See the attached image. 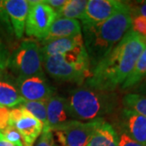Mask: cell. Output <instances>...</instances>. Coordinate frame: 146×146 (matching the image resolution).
Returning <instances> with one entry per match:
<instances>
[{
    "instance_id": "cell-30",
    "label": "cell",
    "mask_w": 146,
    "mask_h": 146,
    "mask_svg": "<svg viewBox=\"0 0 146 146\" xmlns=\"http://www.w3.org/2000/svg\"><path fill=\"white\" fill-rule=\"evenodd\" d=\"M0 23H3L6 25H7L8 28H11L10 20L8 15L7 13L5 7V3L3 0H0Z\"/></svg>"
},
{
    "instance_id": "cell-21",
    "label": "cell",
    "mask_w": 146,
    "mask_h": 146,
    "mask_svg": "<svg viewBox=\"0 0 146 146\" xmlns=\"http://www.w3.org/2000/svg\"><path fill=\"white\" fill-rule=\"evenodd\" d=\"M21 106H23L28 112H29L33 117L38 119L43 125L42 131H45L47 127L46 102H29L25 101Z\"/></svg>"
},
{
    "instance_id": "cell-26",
    "label": "cell",
    "mask_w": 146,
    "mask_h": 146,
    "mask_svg": "<svg viewBox=\"0 0 146 146\" xmlns=\"http://www.w3.org/2000/svg\"><path fill=\"white\" fill-rule=\"evenodd\" d=\"M9 126H10V110L7 107L0 106V132L5 130Z\"/></svg>"
},
{
    "instance_id": "cell-14",
    "label": "cell",
    "mask_w": 146,
    "mask_h": 146,
    "mask_svg": "<svg viewBox=\"0 0 146 146\" xmlns=\"http://www.w3.org/2000/svg\"><path fill=\"white\" fill-rule=\"evenodd\" d=\"M82 33L76 36L58 38L43 43L41 49L42 58L50 57L72 51L79 47L84 46Z\"/></svg>"
},
{
    "instance_id": "cell-8",
    "label": "cell",
    "mask_w": 146,
    "mask_h": 146,
    "mask_svg": "<svg viewBox=\"0 0 146 146\" xmlns=\"http://www.w3.org/2000/svg\"><path fill=\"white\" fill-rule=\"evenodd\" d=\"M127 8H130V3L124 1L89 0L81 19V25L98 24Z\"/></svg>"
},
{
    "instance_id": "cell-7",
    "label": "cell",
    "mask_w": 146,
    "mask_h": 146,
    "mask_svg": "<svg viewBox=\"0 0 146 146\" xmlns=\"http://www.w3.org/2000/svg\"><path fill=\"white\" fill-rule=\"evenodd\" d=\"M104 119L81 122L72 120L55 131L59 146H87L96 128Z\"/></svg>"
},
{
    "instance_id": "cell-10",
    "label": "cell",
    "mask_w": 146,
    "mask_h": 146,
    "mask_svg": "<svg viewBox=\"0 0 146 146\" xmlns=\"http://www.w3.org/2000/svg\"><path fill=\"white\" fill-rule=\"evenodd\" d=\"M118 120L119 131L125 132L134 141L146 145V117L123 108Z\"/></svg>"
},
{
    "instance_id": "cell-1",
    "label": "cell",
    "mask_w": 146,
    "mask_h": 146,
    "mask_svg": "<svg viewBox=\"0 0 146 146\" xmlns=\"http://www.w3.org/2000/svg\"><path fill=\"white\" fill-rule=\"evenodd\" d=\"M145 47L143 37L130 29L92 70L85 80L86 87L115 91L124 82Z\"/></svg>"
},
{
    "instance_id": "cell-13",
    "label": "cell",
    "mask_w": 146,
    "mask_h": 146,
    "mask_svg": "<svg viewBox=\"0 0 146 146\" xmlns=\"http://www.w3.org/2000/svg\"><path fill=\"white\" fill-rule=\"evenodd\" d=\"M5 7L12 29L17 38L21 39L25 30L29 5L27 0H5Z\"/></svg>"
},
{
    "instance_id": "cell-31",
    "label": "cell",
    "mask_w": 146,
    "mask_h": 146,
    "mask_svg": "<svg viewBox=\"0 0 146 146\" xmlns=\"http://www.w3.org/2000/svg\"><path fill=\"white\" fill-rule=\"evenodd\" d=\"M0 146H20L17 145L16 144H13L7 140H6L3 134L0 132Z\"/></svg>"
},
{
    "instance_id": "cell-6",
    "label": "cell",
    "mask_w": 146,
    "mask_h": 146,
    "mask_svg": "<svg viewBox=\"0 0 146 146\" xmlns=\"http://www.w3.org/2000/svg\"><path fill=\"white\" fill-rule=\"evenodd\" d=\"M29 5L25 31L28 36L42 41L57 18L56 12L44 1H29Z\"/></svg>"
},
{
    "instance_id": "cell-22",
    "label": "cell",
    "mask_w": 146,
    "mask_h": 146,
    "mask_svg": "<svg viewBox=\"0 0 146 146\" xmlns=\"http://www.w3.org/2000/svg\"><path fill=\"white\" fill-rule=\"evenodd\" d=\"M3 136H4L6 140L10 141L13 144H16L17 145L23 146L22 142V137H21L20 132L17 131L14 126H9L6 128L5 130L1 131Z\"/></svg>"
},
{
    "instance_id": "cell-27",
    "label": "cell",
    "mask_w": 146,
    "mask_h": 146,
    "mask_svg": "<svg viewBox=\"0 0 146 146\" xmlns=\"http://www.w3.org/2000/svg\"><path fill=\"white\" fill-rule=\"evenodd\" d=\"M131 6V16H141L146 18V1L135 2L133 5Z\"/></svg>"
},
{
    "instance_id": "cell-3",
    "label": "cell",
    "mask_w": 146,
    "mask_h": 146,
    "mask_svg": "<svg viewBox=\"0 0 146 146\" xmlns=\"http://www.w3.org/2000/svg\"><path fill=\"white\" fill-rule=\"evenodd\" d=\"M67 102L73 120L90 122L115 112L119 107V95L115 91L81 87L70 93Z\"/></svg>"
},
{
    "instance_id": "cell-15",
    "label": "cell",
    "mask_w": 146,
    "mask_h": 146,
    "mask_svg": "<svg viewBox=\"0 0 146 146\" xmlns=\"http://www.w3.org/2000/svg\"><path fill=\"white\" fill-rule=\"evenodd\" d=\"M81 34V25L77 20L57 18L50 26L42 44L47 42Z\"/></svg>"
},
{
    "instance_id": "cell-28",
    "label": "cell",
    "mask_w": 146,
    "mask_h": 146,
    "mask_svg": "<svg viewBox=\"0 0 146 146\" xmlns=\"http://www.w3.org/2000/svg\"><path fill=\"white\" fill-rule=\"evenodd\" d=\"M67 1L68 0H44V3L48 6H50L56 12L57 15L58 12L62 10V8L66 4Z\"/></svg>"
},
{
    "instance_id": "cell-19",
    "label": "cell",
    "mask_w": 146,
    "mask_h": 146,
    "mask_svg": "<svg viewBox=\"0 0 146 146\" xmlns=\"http://www.w3.org/2000/svg\"><path fill=\"white\" fill-rule=\"evenodd\" d=\"M88 2L87 0H68L62 10L57 13V18L81 20L84 15Z\"/></svg>"
},
{
    "instance_id": "cell-20",
    "label": "cell",
    "mask_w": 146,
    "mask_h": 146,
    "mask_svg": "<svg viewBox=\"0 0 146 146\" xmlns=\"http://www.w3.org/2000/svg\"><path fill=\"white\" fill-rule=\"evenodd\" d=\"M123 108L130 110L146 117V97L140 94L128 93L122 98Z\"/></svg>"
},
{
    "instance_id": "cell-25",
    "label": "cell",
    "mask_w": 146,
    "mask_h": 146,
    "mask_svg": "<svg viewBox=\"0 0 146 146\" xmlns=\"http://www.w3.org/2000/svg\"><path fill=\"white\" fill-rule=\"evenodd\" d=\"M116 131L119 136L118 146H145L137 141H134L123 131Z\"/></svg>"
},
{
    "instance_id": "cell-29",
    "label": "cell",
    "mask_w": 146,
    "mask_h": 146,
    "mask_svg": "<svg viewBox=\"0 0 146 146\" xmlns=\"http://www.w3.org/2000/svg\"><path fill=\"white\" fill-rule=\"evenodd\" d=\"M130 91L132 94H140V95L146 97V76L136 84V86H134L131 89Z\"/></svg>"
},
{
    "instance_id": "cell-9",
    "label": "cell",
    "mask_w": 146,
    "mask_h": 146,
    "mask_svg": "<svg viewBox=\"0 0 146 146\" xmlns=\"http://www.w3.org/2000/svg\"><path fill=\"white\" fill-rule=\"evenodd\" d=\"M17 89L21 97L29 102H46L54 95V89L47 82L46 76L17 78Z\"/></svg>"
},
{
    "instance_id": "cell-32",
    "label": "cell",
    "mask_w": 146,
    "mask_h": 146,
    "mask_svg": "<svg viewBox=\"0 0 146 146\" xmlns=\"http://www.w3.org/2000/svg\"><path fill=\"white\" fill-rule=\"evenodd\" d=\"M143 40H144V42H145V43L146 45V37H143Z\"/></svg>"
},
{
    "instance_id": "cell-12",
    "label": "cell",
    "mask_w": 146,
    "mask_h": 146,
    "mask_svg": "<svg viewBox=\"0 0 146 146\" xmlns=\"http://www.w3.org/2000/svg\"><path fill=\"white\" fill-rule=\"evenodd\" d=\"M22 137L23 146H33L38 136L42 134L43 125L38 119L25 109L23 115L13 123Z\"/></svg>"
},
{
    "instance_id": "cell-4",
    "label": "cell",
    "mask_w": 146,
    "mask_h": 146,
    "mask_svg": "<svg viewBox=\"0 0 146 146\" xmlns=\"http://www.w3.org/2000/svg\"><path fill=\"white\" fill-rule=\"evenodd\" d=\"M42 58L47 73L58 80L81 83L91 76L89 56L84 46L63 54Z\"/></svg>"
},
{
    "instance_id": "cell-11",
    "label": "cell",
    "mask_w": 146,
    "mask_h": 146,
    "mask_svg": "<svg viewBox=\"0 0 146 146\" xmlns=\"http://www.w3.org/2000/svg\"><path fill=\"white\" fill-rule=\"evenodd\" d=\"M47 127L45 131H55L72 121L67 98L54 95L46 102Z\"/></svg>"
},
{
    "instance_id": "cell-2",
    "label": "cell",
    "mask_w": 146,
    "mask_h": 146,
    "mask_svg": "<svg viewBox=\"0 0 146 146\" xmlns=\"http://www.w3.org/2000/svg\"><path fill=\"white\" fill-rule=\"evenodd\" d=\"M130 8L119 11L108 20L95 25H81L84 48L89 56L91 72L131 29Z\"/></svg>"
},
{
    "instance_id": "cell-17",
    "label": "cell",
    "mask_w": 146,
    "mask_h": 146,
    "mask_svg": "<svg viewBox=\"0 0 146 146\" xmlns=\"http://www.w3.org/2000/svg\"><path fill=\"white\" fill-rule=\"evenodd\" d=\"M25 101L17 87L9 81L0 80V106L7 108H15L21 106Z\"/></svg>"
},
{
    "instance_id": "cell-23",
    "label": "cell",
    "mask_w": 146,
    "mask_h": 146,
    "mask_svg": "<svg viewBox=\"0 0 146 146\" xmlns=\"http://www.w3.org/2000/svg\"><path fill=\"white\" fill-rule=\"evenodd\" d=\"M131 30L142 37H146V18L144 16H131Z\"/></svg>"
},
{
    "instance_id": "cell-16",
    "label": "cell",
    "mask_w": 146,
    "mask_h": 146,
    "mask_svg": "<svg viewBox=\"0 0 146 146\" xmlns=\"http://www.w3.org/2000/svg\"><path fill=\"white\" fill-rule=\"evenodd\" d=\"M119 136L115 128L103 120L96 128L87 146H118Z\"/></svg>"
},
{
    "instance_id": "cell-18",
    "label": "cell",
    "mask_w": 146,
    "mask_h": 146,
    "mask_svg": "<svg viewBox=\"0 0 146 146\" xmlns=\"http://www.w3.org/2000/svg\"><path fill=\"white\" fill-rule=\"evenodd\" d=\"M146 76V47L140 57L135 63V66L131 70L124 82L121 84L120 89L123 91H130L134 86L141 81Z\"/></svg>"
},
{
    "instance_id": "cell-33",
    "label": "cell",
    "mask_w": 146,
    "mask_h": 146,
    "mask_svg": "<svg viewBox=\"0 0 146 146\" xmlns=\"http://www.w3.org/2000/svg\"><path fill=\"white\" fill-rule=\"evenodd\" d=\"M145 146H146V145H145Z\"/></svg>"
},
{
    "instance_id": "cell-5",
    "label": "cell",
    "mask_w": 146,
    "mask_h": 146,
    "mask_svg": "<svg viewBox=\"0 0 146 146\" xmlns=\"http://www.w3.org/2000/svg\"><path fill=\"white\" fill-rule=\"evenodd\" d=\"M43 58L38 43L33 40H25L14 50L10 59L11 68L18 78L44 76Z\"/></svg>"
},
{
    "instance_id": "cell-24",
    "label": "cell",
    "mask_w": 146,
    "mask_h": 146,
    "mask_svg": "<svg viewBox=\"0 0 146 146\" xmlns=\"http://www.w3.org/2000/svg\"><path fill=\"white\" fill-rule=\"evenodd\" d=\"M34 146H58L55 143L52 131H42Z\"/></svg>"
}]
</instances>
